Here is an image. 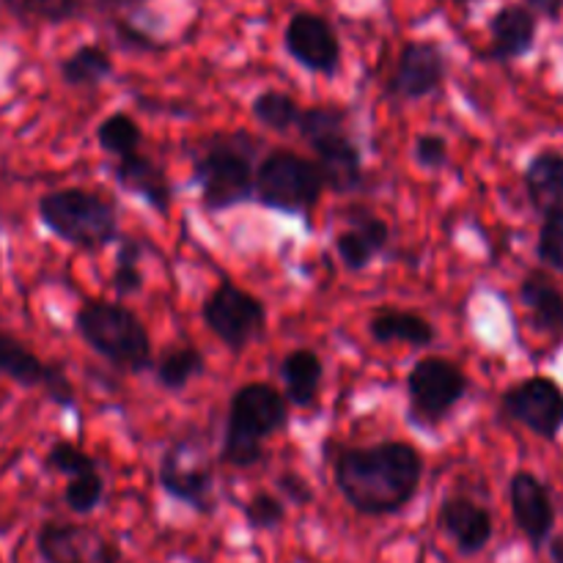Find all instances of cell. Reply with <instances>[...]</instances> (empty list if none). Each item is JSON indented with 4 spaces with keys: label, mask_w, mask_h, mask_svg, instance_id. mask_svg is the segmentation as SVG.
Masks as SVG:
<instances>
[{
    "label": "cell",
    "mask_w": 563,
    "mask_h": 563,
    "mask_svg": "<svg viewBox=\"0 0 563 563\" xmlns=\"http://www.w3.org/2000/svg\"><path fill=\"white\" fill-rule=\"evenodd\" d=\"M333 478L341 498L366 517H388L410 506L423 478V454L405 440L352 445L335 454Z\"/></svg>",
    "instance_id": "6da1fadb"
},
{
    "label": "cell",
    "mask_w": 563,
    "mask_h": 563,
    "mask_svg": "<svg viewBox=\"0 0 563 563\" xmlns=\"http://www.w3.org/2000/svg\"><path fill=\"white\" fill-rule=\"evenodd\" d=\"M258 143L245 132L212 135L201 143L192 159V185L201 192L209 212H225L256 198V154Z\"/></svg>",
    "instance_id": "7a4b0ae2"
},
{
    "label": "cell",
    "mask_w": 563,
    "mask_h": 563,
    "mask_svg": "<svg viewBox=\"0 0 563 563\" xmlns=\"http://www.w3.org/2000/svg\"><path fill=\"white\" fill-rule=\"evenodd\" d=\"M289 423V399L269 383H247L234 390L225 418L220 462L231 467H256L267 456L264 443Z\"/></svg>",
    "instance_id": "3957f363"
},
{
    "label": "cell",
    "mask_w": 563,
    "mask_h": 563,
    "mask_svg": "<svg viewBox=\"0 0 563 563\" xmlns=\"http://www.w3.org/2000/svg\"><path fill=\"white\" fill-rule=\"evenodd\" d=\"M75 330L91 352L121 374H146L154 368L146 324L121 302L88 300L77 308Z\"/></svg>",
    "instance_id": "277c9868"
},
{
    "label": "cell",
    "mask_w": 563,
    "mask_h": 563,
    "mask_svg": "<svg viewBox=\"0 0 563 563\" xmlns=\"http://www.w3.org/2000/svg\"><path fill=\"white\" fill-rule=\"evenodd\" d=\"M350 110L341 104H311L300 113L297 130L313 148L324 185L335 196H352L366 187V165L357 143L346 135Z\"/></svg>",
    "instance_id": "5b68a950"
},
{
    "label": "cell",
    "mask_w": 563,
    "mask_h": 563,
    "mask_svg": "<svg viewBox=\"0 0 563 563\" xmlns=\"http://www.w3.org/2000/svg\"><path fill=\"white\" fill-rule=\"evenodd\" d=\"M38 220L80 251H99L121 236L113 201L86 187H64L38 198Z\"/></svg>",
    "instance_id": "8992f818"
},
{
    "label": "cell",
    "mask_w": 563,
    "mask_h": 563,
    "mask_svg": "<svg viewBox=\"0 0 563 563\" xmlns=\"http://www.w3.org/2000/svg\"><path fill=\"white\" fill-rule=\"evenodd\" d=\"M324 176L317 159L275 148L256 165V201L280 214H311L322 201Z\"/></svg>",
    "instance_id": "52a82bcc"
},
{
    "label": "cell",
    "mask_w": 563,
    "mask_h": 563,
    "mask_svg": "<svg viewBox=\"0 0 563 563\" xmlns=\"http://www.w3.org/2000/svg\"><path fill=\"white\" fill-rule=\"evenodd\" d=\"M471 379L445 357H421L407 374V401H410L412 423L434 429L451 416L456 405L467 396Z\"/></svg>",
    "instance_id": "ba28073f"
},
{
    "label": "cell",
    "mask_w": 563,
    "mask_h": 563,
    "mask_svg": "<svg viewBox=\"0 0 563 563\" xmlns=\"http://www.w3.org/2000/svg\"><path fill=\"white\" fill-rule=\"evenodd\" d=\"M201 317L209 333L231 352H242L267 330V306L231 280L218 284V289L203 300Z\"/></svg>",
    "instance_id": "9c48e42d"
},
{
    "label": "cell",
    "mask_w": 563,
    "mask_h": 563,
    "mask_svg": "<svg viewBox=\"0 0 563 563\" xmlns=\"http://www.w3.org/2000/svg\"><path fill=\"white\" fill-rule=\"evenodd\" d=\"M159 487L179 504L212 515L214 511V471L196 440H176L159 460Z\"/></svg>",
    "instance_id": "30bf717a"
},
{
    "label": "cell",
    "mask_w": 563,
    "mask_h": 563,
    "mask_svg": "<svg viewBox=\"0 0 563 563\" xmlns=\"http://www.w3.org/2000/svg\"><path fill=\"white\" fill-rule=\"evenodd\" d=\"M500 412L509 421L531 429L537 438L555 440L563 429V390L550 377H528L500 396Z\"/></svg>",
    "instance_id": "8fae6325"
},
{
    "label": "cell",
    "mask_w": 563,
    "mask_h": 563,
    "mask_svg": "<svg viewBox=\"0 0 563 563\" xmlns=\"http://www.w3.org/2000/svg\"><path fill=\"white\" fill-rule=\"evenodd\" d=\"M449 60L438 42H407L388 77V93L394 102H418L443 88Z\"/></svg>",
    "instance_id": "7c38bea8"
},
{
    "label": "cell",
    "mask_w": 563,
    "mask_h": 563,
    "mask_svg": "<svg viewBox=\"0 0 563 563\" xmlns=\"http://www.w3.org/2000/svg\"><path fill=\"white\" fill-rule=\"evenodd\" d=\"M36 550L44 563H121L113 539L77 522H44L36 533Z\"/></svg>",
    "instance_id": "4fadbf2b"
},
{
    "label": "cell",
    "mask_w": 563,
    "mask_h": 563,
    "mask_svg": "<svg viewBox=\"0 0 563 563\" xmlns=\"http://www.w3.org/2000/svg\"><path fill=\"white\" fill-rule=\"evenodd\" d=\"M284 47L291 60L313 75L333 77L341 66V42L324 16L300 11L284 31Z\"/></svg>",
    "instance_id": "5bb4252c"
},
{
    "label": "cell",
    "mask_w": 563,
    "mask_h": 563,
    "mask_svg": "<svg viewBox=\"0 0 563 563\" xmlns=\"http://www.w3.org/2000/svg\"><path fill=\"white\" fill-rule=\"evenodd\" d=\"M509 504L517 528L533 548H542L555 528V506L542 478L531 471H517L509 482Z\"/></svg>",
    "instance_id": "9a60e30c"
},
{
    "label": "cell",
    "mask_w": 563,
    "mask_h": 563,
    "mask_svg": "<svg viewBox=\"0 0 563 563\" xmlns=\"http://www.w3.org/2000/svg\"><path fill=\"white\" fill-rule=\"evenodd\" d=\"M344 220L346 229L335 234V253L350 273H361L390 245V229L363 207L346 209Z\"/></svg>",
    "instance_id": "2e32d148"
},
{
    "label": "cell",
    "mask_w": 563,
    "mask_h": 563,
    "mask_svg": "<svg viewBox=\"0 0 563 563\" xmlns=\"http://www.w3.org/2000/svg\"><path fill=\"white\" fill-rule=\"evenodd\" d=\"M438 522L462 555H476L493 539V515L482 504L471 500L467 495H449L440 504Z\"/></svg>",
    "instance_id": "e0dca14e"
},
{
    "label": "cell",
    "mask_w": 563,
    "mask_h": 563,
    "mask_svg": "<svg viewBox=\"0 0 563 563\" xmlns=\"http://www.w3.org/2000/svg\"><path fill=\"white\" fill-rule=\"evenodd\" d=\"M113 176L121 190L141 198L157 214H168L174 207V185H170L168 174L146 154L135 152L119 157L113 165Z\"/></svg>",
    "instance_id": "ac0fdd59"
},
{
    "label": "cell",
    "mask_w": 563,
    "mask_h": 563,
    "mask_svg": "<svg viewBox=\"0 0 563 563\" xmlns=\"http://www.w3.org/2000/svg\"><path fill=\"white\" fill-rule=\"evenodd\" d=\"M489 58L509 60L522 58L537 44V14L528 5H504L489 20Z\"/></svg>",
    "instance_id": "d6986e66"
},
{
    "label": "cell",
    "mask_w": 563,
    "mask_h": 563,
    "mask_svg": "<svg viewBox=\"0 0 563 563\" xmlns=\"http://www.w3.org/2000/svg\"><path fill=\"white\" fill-rule=\"evenodd\" d=\"M368 335H372L374 344H407L423 350V346L434 344L438 330L421 313L385 308V311H377L368 319Z\"/></svg>",
    "instance_id": "ffe728a7"
},
{
    "label": "cell",
    "mask_w": 563,
    "mask_h": 563,
    "mask_svg": "<svg viewBox=\"0 0 563 563\" xmlns=\"http://www.w3.org/2000/svg\"><path fill=\"white\" fill-rule=\"evenodd\" d=\"M520 302L531 324L542 333H563V291L544 273H528L520 284Z\"/></svg>",
    "instance_id": "44dd1931"
},
{
    "label": "cell",
    "mask_w": 563,
    "mask_h": 563,
    "mask_svg": "<svg viewBox=\"0 0 563 563\" xmlns=\"http://www.w3.org/2000/svg\"><path fill=\"white\" fill-rule=\"evenodd\" d=\"M526 181L528 201L533 209L542 214L563 209V154L559 152H539L531 163L526 165Z\"/></svg>",
    "instance_id": "7402d4cb"
},
{
    "label": "cell",
    "mask_w": 563,
    "mask_h": 563,
    "mask_svg": "<svg viewBox=\"0 0 563 563\" xmlns=\"http://www.w3.org/2000/svg\"><path fill=\"white\" fill-rule=\"evenodd\" d=\"M284 396L295 407H311L324 379V363L313 350H295L280 361Z\"/></svg>",
    "instance_id": "603a6c76"
},
{
    "label": "cell",
    "mask_w": 563,
    "mask_h": 563,
    "mask_svg": "<svg viewBox=\"0 0 563 563\" xmlns=\"http://www.w3.org/2000/svg\"><path fill=\"white\" fill-rule=\"evenodd\" d=\"M113 75V60L97 44H82L60 60V80L71 88H99Z\"/></svg>",
    "instance_id": "cb8c5ba5"
},
{
    "label": "cell",
    "mask_w": 563,
    "mask_h": 563,
    "mask_svg": "<svg viewBox=\"0 0 563 563\" xmlns=\"http://www.w3.org/2000/svg\"><path fill=\"white\" fill-rule=\"evenodd\" d=\"M47 372V363L38 361L22 341L9 333H0V377L14 379L22 388H36V385H44Z\"/></svg>",
    "instance_id": "d4e9b609"
},
{
    "label": "cell",
    "mask_w": 563,
    "mask_h": 563,
    "mask_svg": "<svg viewBox=\"0 0 563 563\" xmlns=\"http://www.w3.org/2000/svg\"><path fill=\"white\" fill-rule=\"evenodd\" d=\"M207 368L201 350L196 346H176V350L165 352L157 363H154V377L170 394H181L192 379H198Z\"/></svg>",
    "instance_id": "484cf974"
},
{
    "label": "cell",
    "mask_w": 563,
    "mask_h": 563,
    "mask_svg": "<svg viewBox=\"0 0 563 563\" xmlns=\"http://www.w3.org/2000/svg\"><path fill=\"white\" fill-rule=\"evenodd\" d=\"M251 113L258 126L269 132H289L300 121L302 108L295 102V97L284 91H262L251 104Z\"/></svg>",
    "instance_id": "4316f807"
},
{
    "label": "cell",
    "mask_w": 563,
    "mask_h": 563,
    "mask_svg": "<svg viewBox=\"0 0 563 563\" xmlns=\"http://www.w3.org/2000/svg\"><path fill=\"white\" fill-rule=\"evenodd\" d=\"M97 143L104 154H113L115 159L126 154L141 152L143 130L130 113H110L97 126Z\"/></svg>",
    "instance_id": "83f0119b"
},
{
    "label": "cell",
    "mask_w": 563,
    "mask_h": 563,
    "mask_svg": "<svg viewBox=\"0 0 563 563\" xmlns=\"http://www.w3.org/2000/svg\"><path fill=\"white\" fill-rule=\"evenodd\" d=\"M143 242L135 236H121L119 253H115V267L110 275V286L119 297H135L143 289Z\"/></svg>",
    "instance_id": "f1b7e54d"
},
{
    "label": "cell",
    "mask_w": 563,
    "mask_h": 563,
    "mask_svg": "<svg viewBox=\"0 0 563 563\" xmlns=\"http://www.w3.org/2000/svg\"><path fill=\"white\" fill-rule=\"evenodd\" d=\"M102 498L104 478L102 473H99V467L97 471L80 473V476H71L69 482H66L64 504L69 506V511H75V515H91V511L102 504Z\"/></svg>",
    "instance_id": "f546056e"
},
{
    "label": "cell",
    "mask_w": 563,
    "mask_h": 563,
    "mask_svg": "<svg viewBox=\"0 0 563 563\" xmlns=\"http://www.w3.org/2000/svg\"><path fill=\"white\" fill-rule=\"evenodd\" d=\"M3 3L20 20L66 22L80 14V0H3Z\"/></svg>",
    "instance_id": "4dcf8cb0"
},
{
    "label": "cell",
    "mask_w": 563,
    "mask_h": 563,
    "mask_svg": "<svg viewBox=\"0 0 563 563\" xmlns=\"http://www.w3.org/2000/svg\"><path fill=\"white\" fill-rule=\"evenodd\" d=\"M44 465H47L53 473H60V476L66 478L80 476V473H88V471H97V460H93L91 454H86L80 445L69 443V440H58V443H53V449H49L47 456H44Z\"/></svg>",
    "instance_id": "1f68e13d"
},
{
    "label": "cell",
    "mask_w": 563,
    "mask_h": 563,
    "mask_svg": "<svg viewBox=\"0 0 563 563\" xmlns=\"http://www.w3.org/2000/svg\"><path fill=\"white\" fill-rule=\"evenodd\" d=\"M537 256L539 262L548 264L550 269L563 273V209L544 214L537 240Z\"/></svg>",
    "instance_id": "d6a6232c"
},
{
    "label": "cell",
    "mask_w": 563,
    "mask_h": 563,
    "mask_svg": "<svg viewBox=\"0 0 563 563\" xmlns=\"http://www.w3.org/2000/svg\"><path fill=\"white\" fill-rule=\"evenodd\" d=\"M245 520L253 531H275V528L284 526L286 520V506L284 500L275 498L269 493H256L245 504Z\"/></svg>",
    "instance_id": "836d02e7"
},
{
    "label": "cell",
    "mask_w": 563,
    "mask_h": 563,
    "mask_svg": "<svg viewBox=\"0 0 563 563\" xmlns=\"http://www.w3.org/2000/svg\"><path fill=\"white\" fill-rule=\"evenodd\" d=\"M412 159L421 165L423 170H440L449 165V141L443 135H418L416 146H412Z\"/></svg>",
    "instance_id": "e575fe53"
},
{
    "label": "cell",
    "mask_w": 563,
    "mask_h": 563,
    "mask_svg": "<svg viewBox=\"0 0 563 563\" xmlns=\"http://www.w3.org/2000/svg\"><path fill=\"white\" fill-rule=\"evenodd\" d=\"M44 394H47L49 401H55L58 407H75V385L69 383L66 372L60 366H49L47 379H44Z\"/></svg>",
    "instance_id": "d590c367"
},
{
    "label": "cell",
    "mask_w": 563,
    "mask_h": 563,
    "mask_svg": "<svg viewBox=\"0 0 563 563\" xmlns=\"http://www.w3.org/2000/svg\"><path fill=\"white\" fill-rule=\"evenodd\" d=\"M275 484H278L280 495H284V498L289 500V504L308 506L313 500V489L308 487V482L300 476V473H295V471L280 473L278 482H275Z\"/></svg>",
    "instance_id": "8d00e7d4"
},
{
    "label": "cell",
    "mask_w": 563,
    "mask_h": 563,
    "mask_svg": "<svg viewBox=\"0 0 563 563\" xmlns=\"http://www.w3.org/2000/svg\"><path fill=\"white\" fill-rule=\"evenodd\" d=\"M526 5L533 14H542L548 20H559L563 11V0H526Z\"/></svg>",
    "instance_id": "74e56055"
},
{
    "label": "cell",
    "mask_w": 563,
    "mask_h": 563,
    "mask_svg": "<svg viewBox=\"0 0 563 563\" xmlns=\"http://www.w3.org/2000/svg\"><path fill=\"white\" fill-rule=\"evenodd\" d=\"M550 555H553V563H563V537L550 542Z\"/></svg>",
    "instance_id": "f35d334b"
},
{
    "label": "cell",
    "mask_w": 563,
    "mask_h": 563,
    "mask_svg": "<svg viewBox=\"0 0 563 563\" xmlns=\"http://www.w3.org/2000/svg\"><path fill=\"white\" fill-rule=\"evenodd\" d=\"M456 5H467V3H473V0H454Z\"/></svg>",
    "instance_id": "ab89813d"
}]
</instances>
